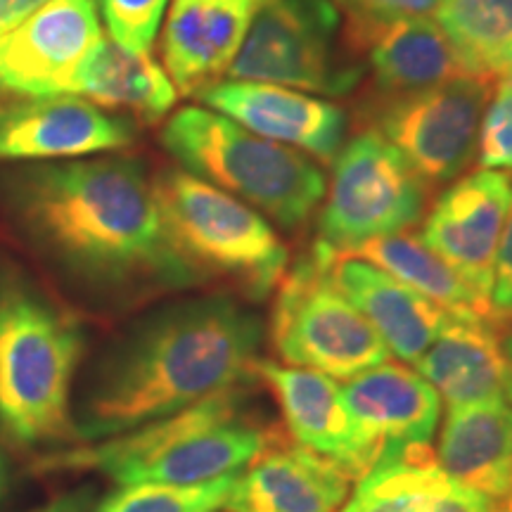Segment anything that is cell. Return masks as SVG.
<instances>
[{"instance_id":"1","label":"cell","mask_w":512,"mask_h":512,"mask_svg":"<svg viewBox=\"0 0 512 512\" xmlns=\"http://www.w3.org/2000/svg\"><path fill=\"white\" fill-rule=\"evenodd\" d=\"M0 209L19 245L74 302L126 311L197 287L133 157L29 162L0 171Z\"/></svg>"},{"instance_id":"2","label":"cell","mask_w":512,"mask_h":512,"mask_svg":"<svg viewBox=\"0 0 512 512\" xmlns=\"http://www.w3.org/2000/svg\"><path fill=\"white\" fill-rule=\"evenodd\" d=\"M264 323L228 294L145 311L88 361L74 389L79 444H95L256 382Z\"/></svg>"},{"instance_id":"3","label":"cell","mask_w":512,"mask_h":512,"mask_svg":"<svg viewBox=\"0 0 512 512\" xmlns=\"http://www.w3.org/2000/svg\"><path fill=\"white\" fill-rule=\"evenodd\" d=\"M86 330L72 306L0 254V432L12 446L79 444L74 389Z\"/></svg>"},{"instance_id":"4","label":"cell","mask_w":512,"mask_h":512,"mask_svg":"<svg viewBox=\"0 0 512 512\" xmlns=\"http://www.w3.org/2000/svg\"><path fill=\"white\" fill-rule=\"evenodd\" d=\"M247 384L119 437L76 444L41 460L43 472L95 470L114 484H200L238 475L278 437L247 411Z\"/></svg>"},{"instance_id":"5","label":"cell","mask_w":512,"mask_h":512,"mask_svg":"<svg viewBox=\"0 0 512 512\" xmlns=\"http://www.w3.org/2000/svg\"><path fill=\"white\" fill-rule=\"evenodd\" d=\"M162 145L183 171L273 221L297 230L325 195V176L304 152L256 136L204 107H183L162 128Z\"/></svg>"},{"instance_id":"6","label":"cell","mask_w":512,"mask_h":512,"mask_svg":"<svg viewBox=\"0 0 512 512\" xmlns=\"http://www.w3.org/2000/svg\"><path fill=\"white\" fill-rule=\"evenodd\" d=\"M152 185L171 242L202 280H228L256 302L280 285L290 252L266 216L183 169Z\"/></svg>"},{"instance_id":"7","label":"cell","mask_w":512,"mask_h":512,"mask_svg":"<svg viewBox=\"0 0 512 512\" xmlns=\"http://www.w3.org/2000/svg\"><path fill=\"white\" fill-rule=\"evenodd\" d=\"M271 344L287 366L349 380L389 361V349L366 316L332 283L328 259L313 245L275 287Z\"/></svg>"},{"instance_id":"8","label":"cell","mask_w":512,"mask_h":512,"mask_svg":"<svg viewBox=\"0 0 512 512\" xmlns=\"http://www.w3.org/2000/svg\"><path fill=\"white\" fill-rule=\"evenodd\" d=\"M316 245L347 254L363 242L406 233L425 219L427 185L380 133L363 131L332 159Z\"/></svg>"},{"instance_id":"9","label":"cell","mask_w":512,"mask_h":512,"mask_svg":"<svg viewBox=\"0 0 512 512\" xmlns=\"http://www.w3.org/2000/svg\"><path fill=\"white\" fill-rule=\"evenodd\" d=\"M339 15L330 0H256L245 41L228 67L233 81L347 95L363 67L337 50Z\"/></svg>"},{"instance_id":"10","label":"cell","mask_w":512,"mask_h":512,"mask_svg":"<svg viewBox=\"0 0 512 512\" xmlns=\"http://www.w3.org/2000/svg\"><path fill=\"white\" fill-rule=\"evenodd\" d=\"M496 83L472 74L394 100H370L361 117L427 185L456 181L475 162L482 119Z\"/></svg>"},{"instance_id":"11","label":"cell","mask_w":512,"mask_h":512,"mask_svg":"<svg viewBox=\"0 0 512 512\" xmlns=\"http://www.w3.org/2000/svg\"><path fill=\"white\" fill-rule=\"evenodd\" d=\"M254 377L273 392L294 444L335 463L354 484L377 463L384 444L358 425L337 380L261 358Z\"/></svg>"},{"instance_id":"12","label":"cell","mask_w":512,"mask_h":512,"mask_svg":"<svg viewBox=\"0 0 512 512\" xmlns=\"http://www.w3.org/2000/svg\"><path fill=\"white\" fill-rule=\"evenodd\" d=\"M512 204L508 171H472L441 192L422 223L420 238L467 285L491 302L498 242Z\"/></svg>"},{"instance_id":"13","label":"cell","mask_w":512,"mask_h":512,"mask_svg":"<svg viewBox=\"0 0 512 512\" xmlns=\"http://www.w3.org/2000/svg\"><path fill=\"white\" fill-rule=\"evenodd\" d=\"M100 38L95 0H53L0 36V91L19 98L69 93L76 69Z\"/></svg>"},{"instance_id":"14","label":"cell","mask_w":512,"mask_h":512,"mask_svg":"<svg viewBox=\"0 0 512 512\" xmlns=\"http://www.w3.org/2000/svg\"><path fill=\"white\" fill-rule=\"evenodd\" d=\"M136 124L79 95L24 98L0 107V162H69L124 150Z\"/></svg>"},{"instance_id":"15","label":"cell","mask_w":512,"mask_h":512,"mask_svg":"<svg viewBox=\"0 0 512 512\" xmlns=\"http://www.w3.org/2000/svg\"><path fill=\"white\" fill-rule=\"evenodd\" d=\"M209 110L256 136L332 162L347 136V114L335 102L259 81H216L195 95Z\"/></svg>"},{"instance_id":"16","label":"cell","mask_w":512,"mask_h":512,"mask_svg":"<svg viewBox=\"0 0 512 512\" xmlns=\"http://www.w3.org/2000/svg\"><path fill=\"white\" fill-rule=\"evenodd\" d=\"M351 479L330 460L294 444L285 430L242 467L223 512H339Z\"/></svg>"},{"instance_id":"17","label":"cell","mask_w":512,"mask_h":512,"mask_svg":"<svg viewBox=\"0 0 512 512\" xmlns=\"http://www.w3.org/2000/svg\"><path fill=\"white\" fill-rule=\"evenodd\" d=\"M339 512H501L441 470L432 444H384Z\"/></svg>"},{"instance_id":"18","label":"cell","mask_w":512,"mask_h":512,"mask_svg":"<svg viewBox=\"0 0 512 512\" xmlns=\"http://www.w3.org/2000/svg\"><path fill=\"white\" fill-rule=\"evenodd\" d=\"M318 249L328 259L332 283L366 316L389 354L399 361H418L432 347L434 339L453 323L451 313L368 261L347 254H330L323 247Z\"/></svg>"},{"instance_id":"19","label":"cell","mask_w":512,"mask_h":512,"mask_svg":"<svg viewBox=\"0 0 512 512\" xmlns=\"http://www.w3.org/2000/svg\"><path fill=\"white\" fill-rule=\"evenodd\" d=\"M256 0H174L162 34L164 72L178 95H197L228 72Z\"/></svg>"},{"instance_id":"20","label":"cell","mask_w":512,"mask_h":512,"mask_svg":"<svg viewBox=\"0 0 512 512\" xmlns=\"http://www.w3.org/2000/svg\"><path fill=\"white\" fill-rule=\"evenodd\" d=\"M358 425L382 444H432L441 396L418 370L384 361L342 387Z\"/></svg>"},{"instance_id":"21","label":"cell","mask_w":512,"mask_h":512,"mask_svg":"<svg viewBox=\"0 0 512 512\" xmlns=\"http://www.w3.org/2000/svg\"><path fill=\"white\" fill-rule=\"evenodd\" d=\"M434 453L446 475L501 503L512 486L510 401L448 408Z\"/></svg>"},{"instance_id":"22","label":"cell","mask_w":512,"mask_h":512,"mask_svg":"<svg viewBox=\"0 0 512 512\" xmlns=\"http://www.w3.org/2000/svg\"><path fill=\"white\" fill-rule=\"evenodd\" d=\"M69 93L147 126L159 124L178 98L169 74L150 55L131 53L105 36L79 64Z\"/></svg>"},{"instance_id":"23","label":"cell","mask_w":512,"mask_h":512,"mask_svg":"<svg viewBox=\"0 0 512 512\" xmlns=\"http://www.w3.org/2000/svg\"><path fill=\"white\" fill-rule=\"evenodd\" d=\"M489 320H460L434 339L415 361L418 373L437 389L448 408L505 399L501 337Z\"/></svg>"},{"instance_id":"24","label":"cell","mask_w":512,"mask_h":512,"mask_svg":"<svg viewBox=\"0 0 512 512\" xmlns=\"http://www.w3.org/2000/svg\"><path fill=\"white\" fill-rule=\"evenodd\" d=\"M366 55L373 98L394 100L439 86L465 74L451 43L430 17L387 24L361 50Z\"/></svg>"},{"instance_id":"25","label":"cell","mask_w":512,"mask_h":512,"mask_svg":"<svg viewBox=\"0 0 512 512\" xmlns=\"http://www.w3.org/2000/svg\"><path fill=\"white\" fill-rule=\"evenodd\" d=\"M347 256L368 261L392 278L401 280L403 285L430 299L439 309L451 313L453 318L498 323L489 299L467 285L439 254L425 245L420 235H384V238L363 242L347 252Z\"/></svg>"},{"instance_id":"26","label":"cell","mask_w":512,"mask_h":512,"mask_svg":"<svg viewBox=\"0 0 512 512\" xmlns=\"http://www.w3.org/2000/svg\"><path fill=\"white\" fill-rule=\"evenodd\" d=\"M434 17L465 74L512 79V0H439Z\"/></svg>"},{"instance_id":"27","label":"cell","mask_w":512,"mask_h":512,"mask_svg":"<svg viewBox=\"0 0 512 512\" xmlns=\"http://www.w3.org/2000/svg\"><path fill=\"white\" fill-rule=\"evenodd\" d=\"M235 475L200 484H128L95 505L93 512H219Z\"/></svg>"},{"instance_id":"28","label":"cell","mask_w":512,"mask_h":512,"mask_svg":"<svg viewBox=\"0 0 512 512\" xmlns=\"http://www.w3.org/2000/svg\"><path fill=\"white\" fill-rule=\"evenodd\" d=\"M169 0H95L107 34L131 53H150Z\"/></svg>"},{"instance_id":"29","label":"cell","mask_w":512,"mask_h":512,"mask_svg":"<svg viewBox=\"0 0 512 512\" xmlns=\"http://www.w3.org/2000/svg\"><path fill=\"white\" fill-rule=\"evenodd\" d=\"M344 10V43L351 55H361L366 43L387 24L411 17H430L439 0H335Z\"/></svg>"},{"instance_id":"30","label":"cell","mask_w":512,"mask_h":512,"mask_svg":"<svg viewBox=\"0 0 512 512\" xmlns=\"http://www.w3.org/2000/svg\"><path fill=\"white\" fill-rule=\"evenodd\" d=\"M477 157L482 169L512 171V79L498 83L486 105Z\"/></svg>"},{"instance_id":"31","label":"cell","mask_w":512,"mask_h":512,"mask_svg":"<svg viewBox=\"0 0 512 512\" xmlns=\"http://www.w3.org/2000/svg\"><path fill=\"white\" fill-rule=\"evenodd\" d=\"M491 309L496 320L512 318V204L505 219L501 242H498L494 264V287H491Z\"/></svg>"},{"instance_id":"32","label":"cell","mask_w":512,"mask_h":512,"mask_svg":"<svg viewBox=\"0 0 512 512\" xmlns=\"http://www.w3.org/2000/svg\"><path fill=\"white\" fill-rule=\"evenodd\" d=\"M53 0H0V36L10 34Z\"/></svg>"},{"instance_id":"33","label":"cell","mask_w":512,"mask_h":512,"mask_svg":"<svg viewBox=\"0 0 512 512\" xmlns=\"http://www.w3.org/2000/svg\"><path fill=\"white\" fill-rule=\"evenodd\" d=\"M12 486H15V463H12L8 448L0 441V503L10 496Z\"/></svg>"},{"instance_id":"34","label":"cell","mask_w":512,"mask_h":512,"mask_svg":"<svg viewBox=\"0 0 512 512\" xmlns=\"http://www.w3.org/2000/svg\"><path fill=\"white\" fill-rule=\"evenodd\" d=\"M86 508H88V498L83 494H76V496L60 498V501H55L53 505H48V508L38 512H86Z\"/></svg>"},{"instance_id":"35","label":"cell","mask_w":512,"mask_h":512,"mask_svg":"<svg viewBox=\"0 0 512 512\" xmlns=\"http://www.w3.org/2000/svg\"><path fill=\"white\" fill-rule=\"evenodd\" d=\"M501 351L505 366V399H508L512 406V330L505 337H501Z\"/></svg>"},{"instance_id":"36","label":"cell","mask_w":512,"mask_h":512,"mask_svg":"<svg viewBox=\"0 0 512 512\" xmlns=\"http://www.w3.org/2000/svg\"><path fill=\"white\" fill-rule=\"evenodd\" d=\"M498 508H501V512H512V486H510L508 494H505L503 501L498 503Z\"/></svg>"}]
</instances>
